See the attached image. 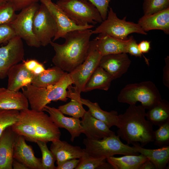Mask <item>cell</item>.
Segmentation results:
<instances>
[{
    "label": "cell",
    "instance_id": "ee69618b",
    "mask_svg": "<svg viewBox=\"0 0 169 169\" xmlns=\"http://www.w3.org/2000/svg\"><path fill=\"white\" fill-rule=\"evenodd\" d=\"M165 65L163 69V83L164 84L169 88V57L165 59Z\"/></svg>",
    "mask_w": 169,
    "mask_h": 169
},
{
    "label": "cell",
    "instance_id": "b9f144b4",
    "mask_svg": "<svg viewBox=\"0 0 169 169\" xmlns=\"http://www.w3.org/2000/svg\"><path fill=\"white\" fill-rule=\"evenodd\" d=\"M13 7L16 11L21 10L23 8L35 3L39 0H7Z\"/></svg>",
    "mask_w": 169,
    "mask_h": 169
},
{
    "label": "cell",
    "instance_id": "9c48e42d",
    "mask_svg": "<svg viewBox=\"0 0 169 169\" xmlns=\"http://www.w3.org/2000/svg\"><path fill=\"white\" fill-rule=\"evenodd\" d=\"M33 30L37 40L43 46L50 44L57 32L54 19L46 7L41 3L33 17Z\"/></svg>",
    "mask_w": 169,
    "mask_h": 169
},
{
    "label": "cell",
    "instance_id": "c3c4849f",
    "mask_svg": "<svg viewBox=\"0 0 169 169\" xmlns=\"http://www.w3.org/2000/svg\"><path fill=\"white\" fill-rule=\"evenodd\" d=\"M6 2L7 0H0V5Z\"/></svg>",
    "mask_w": 169,
    "mask_h": 169
},
{
    "label": "cell",
    "instance_id": "60d3db41",
    "mask_svg": "<svg viewBox=\"0 0 169 169\" xmlns=\"http://www.w3.org/2000/svg\"><path fill=\"white\" fill-rule=\"evenodd\" d=\"M129 39L127 47V53L136 57H141L142 53L140 51L136 41L132 36L130 37Z\"/></svg>",
    "mask_w": 169,
    "mask_h": 169
},
{
    "label": "cell",
    "instance_id": "8992f818",
    "mask_svg": "<svg viewBox=\"0 0 169 169\" xmlns=\"http://www.w3.org/2000/svg\"><path fill=\"white\" fill-rule=\"evenodd\" d=\"M56 4L78 25H94L103 21L98 9L87 0H58Z\"/></svg>",
    "mask_w": 169,
    "mask_h": 169
},
{
    "label": "cell",
    "instance_id": "5bb4252c",
    "mask_svg": "<svg viewBox=\"0 0 169 169\" xmlns=\"http://www.w3.org/2000/svg\"><path fill=\"white\" fill-rule=\"evenodd\" d=\"M125 53L102 56L99 66L109 73L114 79L121 77L128 70L131 61Z\"/></svg>",
    "mask_w": 169,
    "mask_h": 169
},
{
    "label": "cell",
    "instance_id": "74e56055",
    "mask_svg": "<svg viewBox=\"0 0 169 169\" xmlns=\"http://www.w3.org/2000/svg\"><path fill=\"white\" fill-rule=\"evenodd\" d=\"M16 36L10 23L0 24V45L3 44H7Z\"/></svg>",
    "mask_w": 169,
    "mask_h": 169
},
{
    "label": "cell",
    "instance_id": "277c9868",
    "mask_svg": "<svg viewBox=\"0 0 169 169\" xmlns=\"http://www.w3.org/2000/svg\"><path fill=\"white\" fill-rule=\"evenodd\" d=\"M162 100L156 85L151 81L126 85L120 91L117 100L119 102L130 105L139 102L146 109H149Z\"/></svg>",
    "mask_w": 169,
    "mask_h": 169
},
{
    "label": "cell",
    "instance_id": "8fae6325",
    "mask_svg": "<svg viewBox=\"0 0 169 169\" xmlns=\"http://www.w3.org/2000/svg\"><path fill=\"white\" fill-rule=\"evenodd\" d=\"M23 110L33 124L38 141L47 143L60 140L61 133L59 128L44 111L28 108Z\"/></svg>",
    "mask_w": 169,
    "mask_h": 169
},
{
    "label": "cell",
    "instance_id": "7bdbcfd3",
    "mask_svg": "<svg viewBox=\"0 0 169 169\" xmlns=\"http://www.w3.org/2000/svg\"><path fill=\"white\" fill-rule=\"evenodd\" d=\"M80 160L77 159L68 160L57 165L56 169H75L79 164Z\"/></svg>",
    "mask_w": 169,
    "mask_h": 169
},
{
    "label": "cell",
    "instance_id": "836d02e7",
    "mask_svg": "<svg viewBox=\"0 0 169 169\" xmlns=\"http://www.w3.org/2000/svg\"><path fill=\"white\" fill-rule=\"evenodd\" d=\"M39 147L42 154V162L43 169H56L54 165L56 161L53 153L49 150L47 143L41 141H38L36 142Z\"/></svg>",
    "mask_w": 169,
    "mask_h": 169
},
{
    "label": "cell",
    "instance_id": "f6af8a7d",
    "mask_svg": "<svg viewBox=\"0 0 169 169\" xmlns=\"http://www.w3.org/2000/svg\"><path fill=\"white\" fill-rule=\"evenodd\" d=\"M138 46L142 54L147 53L151 49V42L143 40L138 44Z\"/></svg>",
    "mask_w": 169,
    "mask_h": 169
},
{
    "label": "cell",
    "instance_id": "44dd1931",
    "mask_svg": "<svg viewBox=\"0 0 169 169\" xmlns=\"http://www.w3.org/2000/svg\"><path fill=\"white\" fill-rule=\"evenodd\" d=\"M28 100L23 92L0 88V108L20 111L28 108Z\"/></svg>",
    "mask_w": 169,
    "mask_h": 169
},
{
    "label": "cell",
    "instance_id": "7dc6e473",
    "mask_svg": "<svg viewBox=\"0 0 169 169\" xmlns=\"http://www.w3.org/2000/svg\"><path fill=\"white\" fill-rule=\"evenodd\" d=\"M12 167L14 169H28L25 165L14 159L12 162Z\"/></svg>",
    "mask_w": 169,
    "mask_h": 169
},
{
    "label": "cell",
    "instance_id": "4316f807",
    "mask_svg": "<svg viewBox=\"0 0 169 169\" xmlns=\"http://www.w3.org/2000/svg\"><path fill=\"white\" fill-rule=\"evenodd\" d=\"M148 159L140 154L119 157L112 156L106 158V160L114 169H140L141 165Z\"/></svg>",
    "mask_w": 169,
    "mask_h": 169
},
{
    "label": "cell",
    "instance_id": "8d00e7d4",
    "mask_svg": "<svg viewBox=\"0 0 169 169\" xmlns=\"http://www.w3.org/2000/svg\"><path fill=\"white\" fill-rule=\"evenodd\" d=\"M13 6L6 2L0 5V24L10 23L16 15Z\"/></svg>",
    "mask_w": 169,
    "mask_h": 169
},
{
    "label": "cell",
    "instance_id": "6da1fadb",
    "mask_svg": "<svg viewBox=\"0 0 169 169\" xmlns=\"http://www.w3.org/2000/svg\"><path fill=\"white\" fill-rule=\"evenodd\" d=\"M92 31L86 29L69 32L63 37L65 41L62 44L52 41L50 44L55 52L52 59L54 65L70 73L82 64L88 54Z\"/></svg>",
    "mask_w": 169,
    "mask_h": 169
},
{
    "label": "cell",
    "instance_id": "f35d334b",
    "mask_svg": "<svg viewBox=\"0 0 169 169\" xmlns=\"http://www.w3.org/2000/svg\"><path fill=\"white\" fill-rule=\"evenodd\" d=\"M22 63L25 67L34 75H38L45 70L44 65L35 59L23 60Z\"/></svg>",
    "mask_w": 169,
    "mask_h": 169
},
{
    "label": "cell",
    "instance_id": "484cf974",
    "mask_svg": "<svg viewBox=\"0 0 169 169\" xmlns=\"http://www.w3.org/2000/svg\"><path fill=\"white\" fill-rule=\"evenodd\" d=\"M80 100L83 105L87 106L91 115L95 118L104 123L110 129L113 126L117 127L118 125V113L115 110L107 112L102 110L97 102H92L88 99L80 98Z\"/></svg>",
    "mask_w": 169,
    "mask_h": 169
},
{
    "label": "cell",
    "instance_id": "d590c367",
    "mask_svg": "<svg viewBox=\"0 0 169 169\" xmlns=\"http://www.w3.org/2000/svg\"><path fill=\"white\" fill-rule=\"evenodd\" d=\"M154 131V144L159 148L169 146V121Z\"/></svg>",
    "mask_w": 169,
    "mask_h": 169
},
{
    "label": "cell",
    "instance_id": "e0dca14e",
    "mask_svg": "<svg viewBox=\"0 0 169 169\" xmlns=\"http://www.w3.org/2000/svg\"><path fill=\"white\" fill-rule=\"evenodd\" d=\"M82 133L87 138L99 140L115 134L103 122L94 117L88 110L82 118Z\"/></svg>",
    "mask_w": 169,
    "mask_h": 169
},
{
    "label": "cell",
    "instance_id": "7a4b0ae2",
    "mask_svg": "<svg viewBox=\"0 0 169 169\" xmlns=\"http://www.w3.org/2000/svg\"><path fill=\"white\" fill-rule=\"evenodd\" d=\"M145 109L141 105H130L118 115L117 135L128 144L139 142L143 147L154 141L153 125L146 119Z\"/></svg>",
    "mask_w": 169,
    "mask_h": 169
},
{
    "label": "cell",
    "instance_id": "7402d4cb",
    "mask_svg": "<svg viewBox=\"0 0 169 169\" xmlns=\"http://www.w3.org/2000/svg\"><path fill=\"white\" fill-rule=\"evenodd\" d=\"M97 47L102 56L126 53L129 38L126 40L119 39L104 33H100L96 38Z\"/></svg>",
    "mask_w": 169,
    "mask_h": 169
},
{
    "label": "cell",
    "instance_id": "cb8c5ba5",
    "mask_svg": "<svg viewBox=\"0 0 169 169\" xmlns=\"http://www.w3.org/2000/svg\"><path fill=\"white\" fill-rule=\"evenodd\" d=\"M136 151L145 156L154 165L156 169H165L169 161V146L155 149H147L138 142L133 143Z\"/></svg>",
    "mask_w": 169,
    "mask_h": 169
},
{
    "label": "cell",
    "instance_id": "d4e9b609",
    "mask_svg": "<svg viewBox=\"0 0 169 169\" xmlns=\"http://www.w3.org/2000/svg\"><path fill=\"white\" fill-rule=\"evenodd\" d=\"M113 80L109 73L98 66L85 84L82 92H86L95 89L107 91Z\"/></svg>",
    "mask_w": 169,
    "mask_h": 169
},
{
    "label": "cell",
    "instance_id": "ffe728a7",
    "mask_svg": "<svg viewBox=\"0 0 169 169\" xmlns=\"http://www.w3.org/2000/svg\"><path fill=\"white\" fill-rule=\"evenodd\" d=\"M145 32L155 29L169 34V8L152 14L144 15L137 23Z\"/></svg>",
    "mask_w": 169,
    "mask_h": 169
},
{
    "label": "cell",
    "instance_id": "ab89813d",
    "mask_svg": "<svg viewBox=\"0 0 169 169\" xmlns=\"http://www.w3.org/2000/svg\"><path fill=\"white\" fill-rule=\"evenodd\" d=\"M98 9L103 21L107 17L108 8L110 0H87Z\"/></svg>",
    "mask_w": 169,
    "mask_h": 169
},
{
    "label": "cell",
    "instance_id": "f1b7e54d",
    "mask_svg": "<svg viewBox=\"0 0 169 169\" xmlns=\"http://www.w3.org/2000/svg\"><path fill=\"white\" fill-rule=\"evenodd\" d=\"M68 73L56 66L48 68L37 75H34L31 84L40 87H46L59 82Z\"/></svg>",
    "mask_w": 169,
    "mask_h": 169
},
{
    "label": "cell",
    "instance_id": "603a6c76",
    "mask_svg": "<svg viewBox=\"0 0 169 169\" xmlns=\"http://www.w3.org/2000/svg\"><path fill=\"white\" fill-rule=\"evenodd\" d=\"M52 142L50 150L55 157L57 164L68 160L79 159L85 153L84 149L73 146L66 141L59 140Z\"/></svg>",
    "mask_w": 169,
    "mask_h": 169
},
{
    "label": "cell",
    "instance_id": "ba28073f",
    "mask_svg": "<svg viewBox=\"0 0 169 169\" xmlns=\"http://www.w3.org/2000/svg\"><path fill=\"white\" fill-rule=\"evenodd\" d=\"M96 38L90 41L88 54L84 62L69 73L74 84L75 95L80 97V94L87 81L99 66L102 55L97 47Z\"/></svg>",
    "mask_w": 169,
    "mask_h": 169
},
{
    "label": "cell",
    "instance_id": "52a82bcc",
    "mask_svg": "<svg viewBox=\"0 0 169 169\" xmlns=\"http://www.w3.org/2000/svg\"><path fill=\"white\" fill-rule=\"evenodd\" d=\"M92 33L94 34L104 33L123 40L127 39V36L131 33L147 34L138 23L127 21L126 17L122 19L119 18L111 8L108 11L106 18L92 31Z\"/></svg>",
    "mask_w": 169,
    "mask_h": 169
},
{
    "label": "cell",
    "instance_id": "9a60e30c",
    "mask_svg": "<svg viewBox=\"0 0 169 169\" xmlns=\"http://www.w3.org/2000/svg\"><path fill=\"white\" fill-rule=\"evenodd\" d=\"M23 136H18L13 148V158L28 169H43L42 159L35 156L32 146L27 144Z\"/></svg>",
    "mask_w": 169,
    "mask_h": 169
},
{
    "label": "cell",
    "instance_id": "e575fe53",
    "mask_svg": "<svg viewBox=\"0 0 169 169\" xmlns=\"http://www.w3.org/2000/svg\"><path fill=\"white\" fill-rule=\"evenodd\" d=\"M169 8V0H144L142 9L144 15L158 12Z\"/></svg>",
    "mask_w": 169,
    "mask_h": 169
},
{
    "label": "cell",
    "instance_id": "d6a6232c",
    "mask_svg": "<svg viewBox=\"0 0 169 169\" xmlns=\"http://www.w3.org/2000/svg\"><path fill=\"white\" fill-rule=\"evenodd\" d=\"M20 111L0 108V136L4 130L18 120Z\"/></svg>",
    "mask_w": 169,
    "mask_h": 169
},
{
    "label": "cell",
    "instance_id": "83f0119b",
    "mask_svg": "<svg viewBox=\"0 0 169 169\" xmlns=\"http://www.w3.org/2000/svg\"><path fill=\"white\" fill-rule=\"evenodd\" d=\"M11 127L14 132L18 135L23 136L26 140L34 143L37 141L33 124L24 110L20 111L18 120Z\"/></svg>",
    "mask_w": 169,
    "mask_h": 169
},
{
    "label": "cell",
    "instance_id": "3957f363",
    "mask_svg": "<svg viewBox=\"0 0 169 169\" xmlns=\"http://www.w3.org/2000/svg\"><path fill=\"white\" fill-rule=\"evenodd\" d=\"M73 84L69 73L54 85L46 87H38L29 84L22 88L23 93L27 99L31 109L43 111L44 107L52 101L66 102L69 98L67 89Z\"/></svg>",
    "mask_w": 169,
    "mask_h": 169
},
{
    "label": "cell",
    "instance_id": "7c38bea8",
    "mask_svg": "<svg viewBox=\"0 0 169 169\" xmlns=\"http://www.w3.org/2000/svg\"><path fill=\"white\" fill-rule=\"evenodd\" d=\"M24 54L22 39L17 36L0 47V79L7 77L9 69L23 61Z\"/></svg>",
    "mask_w": 169,
    "mask_h": 169
},
{
    "label": "cell",
    "instance_id": "4fadbf2b",
    "mask_svg": "<svg viewBox=\"0 0 169 169\" xmlns=\"http://www.w3.org/2000/svg\"><path fill=\"white\" fill-rule=\"evenodd\" d=\"M48 8L56 23L57 32L53 38L54 41L60 38H63L68 33L77 30L91 29L94 25L89 24L80 26L76 24L57 5L51 0H39Z\"/></svg>",
    "mask_w": 169,
    "mask_h": 169
},
{
    "label": "cell",
    "instance_id": "bcb514c9",
    "mask_svg": "<svg viewBox=\"0 0 169 169\" xmlns=\"http://www.w3.org/2000/svg\"><path fill=\"white\" fill-rule=\"evenodd\" d=\"M156 169V167L148 159L141 166L140 169Z\"/></svg>",
    "mask_w": 169,
    "mask_h": 169
},
{
    "label": "cell",
    "instance_id": "f546056e",
    "mask_svg": "<svg viewBox=\"0 0 169 169\" xmlns=\"http://www.w3.org/2000/svg\"><path fill=\"white\" fill-rule=\"evenodd\" d=\"M148 110L146 117L153 125L159 126L169 121V103L167 100L162 99Z\"/></svg>",
    "mask_w": 169,
    "mask_h": 169
},
{
    "label": "cell",
    "instance_id": "5b68a950",
    "mask_svg": "<svg viewBox=\"0 0 169 169\" xmlns=\"http://www.w3.org/2000/svg\"><path fill=\"white\" fill-rule=\"evenodd\" d=\"M85 152L95 158H107L116 155H138L134 147L124 144L115 134L99 140L84 139Z\"/></svg>",
    "mask_w": 169,
    "mask_h": 169
},
{
    "label": "cell",
    "instance_id": "2e32d148",
    "mask_svg": "<svg viewBox=\"0 0 169 169\" xmlns=\"http://www.w3.org/2000/svg\"><path fill=\"white\" fill-rule=\"evenodd\" d=\"M43 111L49 114L52 121L59 128L65 129L69 132L71 136V141H73L76 137L82 133L81 121L79 118L66 117L58 109L47 105L44 107Z\"/></svg>",
    "mask_w": 169,
    "mask_h": 169
},
{
    "label": "cell",
    "instance_id": "30bf717a",
    "mask_svg": "<svg viewBox=\"0 0 169 169\" xmlns=\"http://www.w3.org/2000/svg\"><path fill=\"white\" fill-rule=\"evenodd\" d=\"M39 6L37 3L23 8L10 23L16 35L24 40L31 47L38 48L41 46L33 30V17Z\"/></svg>",
    "mask_w": 169,
    "mask_h": 169
},
{
    "label": "cell",
    "instance_id": "ac0fdd59",
    "mask_svg": "<svg viewBox=\"0 0 169 169\" xmlns=\"http://www.w3.org/2000/svg\"><path fill=\"white\" fill-rule=\"evenodd\" d=\"M18 135L11 126L7 127L0 136V169H12L13 151Z\"/></svg>",
    "mask_w": 169,
    "mask_h": 169
},
{
    "label": "cell",
    "instance_id": "4dcf8cb0",
    "mask_svg": "<svg viewBox=\"0 0 169 169\" xmlns=\"http://www.w3.org/2000/svg\"><path fill=\"white\" fill-rule=\"evenodd\" d=\"M68 89L69 98L71 99V101L65 104L59 106L58 109L64 114L74 118H82L86 111L80 101L81 97L75 95L70 87Z\"/></svg>",
    "mask_w": 169,
    "mask_h": 169
},
{
    "label": "cell",
    "instance_id": "1f68e13d",
    "mask_svg": "<svg viewBox=\"0 0 169 169\" xmlns=\"http://www.w3.org/2000/svg\"><path fill=\"white\" fill-rule=\"evenodd\" d=\"M104 157L95 158L85 152L79 159L80 161L75 169H113Z\"/></svg>",
    "mask_w": 169,
    "mask_h": 169
},
{
    "label": "cell",
    "instance_id": "d6986e66",
    "mask_svg": "<svg viewBox=\"0 0 169 169\" xmlns=\"http://www.w3.org/2000/svg\"><path fill=\"white\" fill-rule=\"evenodd\" d=\"M34 75L25 66L18 63L12 67L8 71L7 88L18 91L23 87L31 84Z\"/></svg>",
    "mask_w": 169,
    "mask_h": 169
}]
</instances>
